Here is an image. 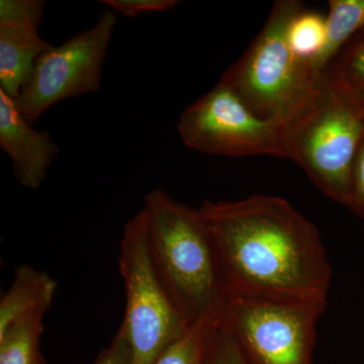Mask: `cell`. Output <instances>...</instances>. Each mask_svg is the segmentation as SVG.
<instances>
[{"label": "cell", "mask_w": 364, "mask_h": 364, "mask_svg": "<svg viewBox=\"0 0 364 364\" xmlns=\"http://www.w3.org/2000/svg\"><path fill=\"white\" fill-rule=\"evenodd\" d=\"M230 296L327 303L331 265L320 234L289 202L255 195L198 208Z\"/></svg>", "instance_id": "cell-1"}, {"label": "cell", "mask_w": 364, "mask_h": 364, "mask_svg": "<svg viewBox=\"0 0 364 364\" xmlns=\"http://www.w3.org/2000/svg\"><path fill=\"white\" fill-rule=\"evenodd\" d=\"M291 160L330 200L346 208L364 140V95L330 64L286 124Z\"/></svg>", "instance_id": "cell-2"}, {"label": "cell", "mask_w": 364, "mask_h": 364, "mask_svg": "<svg viewBox=\"0 0 364 364\" xmlns=\"http://www.w3.org/2000/svg\"><path fill=\"white\" fill-rule=\"evenodd\" d=\"M148 247L158 277L189 326L220 317L227 301L214 245L198 208L162 189L145 198Z\"/></svg>", "instance_id": "cell-3"}, {"label": "cell", "mask_w": 364, "mask_h": 364, "mask_svg": "<svg viewBox=\"0 0 364 364\" xmlns=\"http://www.w3.org/2000/svg\"><path fill=\"white\" fill-rule=\"evenodd\" d=\"M304 9L298 0L275 1L262 30L220 79L263 119L287 124L317 83L321 71L299 59L287 41L289 23Z\"/></svg>", "instance_id": "cell-4"}, {"label": "cell", "mask_w": 364, "mask_h": 364, "mask_svg": "<svg viewBox=\"0 0 364 364\" xmlns=\"http://www.w3.org/2000/svg\"><path fill=\"white\" fill-rule=\"evenodd\" d=\"M117 264L126 294L124 318L119 328L130 343L133 364H154L191 326L153 265L143 208L124 225Z\"/></svg>", "instance_id": "cell-5"}, {"label": "cell", "mask_w": 364, "mask_h": 364, "mask_svg": "<svg viewBox=\"0 0 364 364\" xmlns=\"http://www.w3.org/2000/svg\"><path fill=\"white\" fill-rule=\"evenodd\" d=\"M327 303L230 296L219 323L248 364H313L316 326Z\"/></svg>", "instance_id": "cell-6"}, {"label": "cell", "mask_w": 364, "mask_h": 364, "mask_svg": "<svg viewBox=\"0 0 364 364\" xmlns=\"http://www.w3.org/2000/svg\"><path fill=\"white\" fill-rule=\"evenodd\" d=\"M177 131L186 147L205 154L291 160L286 124L258 117L221 83L182 112Z\"/></svg>", "instance_id": "cell-7"}, {"label": "cell", "mask_w": 364, "mask_h": 364, "mask_svg": "<svg viewBox=\"0 0 364 364\" xmlns=\"http://www.w3.org/2000/svg\"><path fill=\"white\" fill-rule=\"evenodd\" d=\"M117 25V14L105 9L95 26L41 55L30 80L16 100L26 121L35 123L50 107L67 98L100 90Z\"/></svg>", "instance_id": "cell-8"}, {"label": "cell", "mask_w": 364, "mask_h": 364, "mask_svg": "<svg viewBox=\"0 0 364 364\" xmlns=\"http://www.w3.org/2000/svg\"><path fill=\"white\" fill-rule=\"evenodd\" d=\"M0 148L13 164L14 176L23 188H40L60 153L58 144L46 131L33 129L21 116L16 100L0 90Z\"/></svg>", "instance_id": "cell-9"}, {"label": "cell", "mask_w": 364, "mask_h": 364, "mask_svg": "<svg viewBox=\"0 0 364 364\" xmlns=\"http://www.w3.org/2000/svg\"><path fill=\"white\" fill-rule=\"evenodd\" d=\"M39 28L0 21V90L14 100L30 80L37 60L53 46L41 37Z\"/></svg>", "instance_id": "cell-10"}, {"label": "cell", "mask_w": 364, "mask_h": 364, "mask_svg": "<svg viewBox=\"0 0 364 364\" xmlns=\"http://www.w3.org/2000/svg\"><path fill=\"white\" fill-rule=\"evenodd\" d=\"M56 291V280L49 273L30 264L18 265L11 286L0 299V334L26 318L46 315Z\"/></svg>", "instance_id": "cell-11"}, {"label": "cell", "mask_w": 364, "mask_h": 364, "mask_svg": "<svg viewBox=\"0 0 364 364\" xmlns=\"http://www.w3.org/2000/svg\"><path fill=\"white\" fill-rule=\"evenodd\" d=\"M326 25L324 49L312 63L317 71L330 65L345 45L364 31V0H330Z\"/></svg>", "instance_id": "cell-12"}, {"label": "cell", "mask_w": 364, "mask_h": 364, "mask_svg": "<svg viewBox=\"0 0 364 364\" xmlns=\"http://www.w3.org/2000/svg\"><path fill=\"white\" fill-rule=\"evenodd\" d=\"M45 316L26 318L0 334V364H46L40 346Z\"/></svg>", "instance_id": "cell-13"}, {"label": "cell", "mask_w": 364, "mask_h": 364, "mask_svg": "<svg viewBox=\"0 0 364 364\" xmlns=\"http://www.w3.org/2000/svg\"><path fill=\"white\" fill-rule=\"evenodd\" d=\"M218 320V316L198 320L154 364H210L213 333Z\"/></svg>", "instance_id": "cell-14"}, {"label": "cell", "mask_w": 364, "mask_h": 364, "mask_svg": "<svg viewBox=\"0 0 364 364\" xmlns=\"http://www.w3.org/2000/svg\"><path fill=\"white\" fill-rule=\"evenodd\" d=\"M327 39L326 18L317 11L304 9L293 18L287 28V41L299 59L312 65L322 53Z\"/></svg>", "instance_id": "cell-15"}, {"label": "cell", "mask_w": 364, "mask_h": 364, "mask_svg": "<svg viewBox=\"0 0 364 364\" xmlns=\"http://www.w3.org/2000/svg\"><path fill=\"white\" fill-rule=\"evenodd\" d=\"M332 64L364 95V31L354 36L345 45Z\"/></svg>", "instance_id": "cell-16"}, {"label": "cell", "mask_w": 364, "mask_h": 364, "mask_svg": "<svg viewBox=\"0 0 364 364\" xmlns=\"http://www.w3.org/2000/svg\"><path fill=\"white\" fill-rule=\"evenodd\" d=\"M45 0H1L0 21H18L40 26L45 20Z\"/></svg>", "instance_id": "cell-17"}, {"label": "cell", "mask_w": 364, "mask_h": 364, "mask_svg": "<svg viewBox=\"0 0 364 364\" xmlns=\"http://www.w3.org/2000/svg\"><path fill=\"white\" fill-rule=\"evenodd\" d=\"M100 4L112 11L127 18H136L143 14L165 13L179 4L177 0H100Z\"/></svg>", "instance_id": "cell-18"}, {"label": "cell", "mask_w": 364, "mask_h": 364, "mask_svg": "<svg viewBox=\"0 0 364 364\" xmlns=\"http://www.w3.org/2000/svg\"><path fill=\"white\" fill-rule=\"evenodd\" d=\"M210 364H248L231 335L220 325L219 320L213 333Z\"/></svg>", "instance_id": "cell-19"}, {"label": "cell", "mask_w": 364, "mask_h": 364, "mask_svg": "<svg viewBox=\"0 0 364 364\" xmlns=\"http://www.w3.org/2000/svg\"><path fill=\"white\" fill-rule=\"evenodd\" d=\"M346 208L364 219V140L352 169L350 196Z\"/></svg>", "instance_id": "cell-20"}, {"label": "cell", "mask_w": 364, "mask_h": 364, "mask_svg": "<svg viewBox=\"0 0 364 364\" xmlns=\"http://www.w3.org/2000/svg\"><path fill=\"white\" fill-rule=\"evenodd\" d=\"M95 364H133V353L126 334L119 328L111 344L100 352Z\"/></svg>", "instance_id": "cell-21"}]
</instances>
